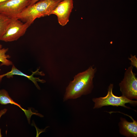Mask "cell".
I'll return each instance as SVG.
<instances>
[{
  "mask_svg": "<svg viewBox=\"0 0 137 137\" xmlns=\"http://www.w3.org/2000/svg\"><path fill=\"white\" fill-rule=\"evenodd\" d=\"M11 19L0 13V41L9 26Z\"/></svg>",
  "mask_w": 137,
  "mask_h": 137,
  "instance_id": "cell-12",
  "label": "cell"
},
{
  "mask_svg": "<svg viewBox=\"0 0 137 137\" xmlns=\"http://www.w3.org/2000/svg\"><path fill=\"white\" fill-rule=\"evenodd\" d=\"M131 57L129 58L128 59L131 61V65L133 67H135L136 68H137V58L135 55L133 56L131 54Z\"/></svg>",
  "mask_w": 137,
  "mask_h": 137,
  "instance_id": "cell-13",
  "label": "cell"
},
{
  "mask_svg": "<svg viewBox=\"0 0 137 137\" xmlns=\"http://www.w3.org/2000/svg\"><path fill=\"white\" fill-rule=\"evenodd\" d=\"M30 26L26 23H23L16 18H12L1 41L8 42L17 40L24 35Z\"/></svg>",
  "mask_w": 137,
  "mask_h": 137,
  "instance_id": "cell-5",
  "label": "cell"
},
{
  "mask_svg": "<svg viewBox=\"0 0 137 137\" xmlns=\"http://www.w3.org/2000/svg\"><path fill=\"white\" fill-rule=\"evenodd\" d=\"M9 0H0V4L7 2Z\"/></svg>",
  "mask_w": 137,
  "mask_h": 137,
  "instance_id": "cell-15",
  "label": "cell"
},
{
  "mask_svg": "<svg viewBox=\"0 0 137 137\" xmlns=\"http://www.w3.org/2000/svg\"><path fill=\"white\" fill-rule=\"evenodd\" d=\"M39 69L35 72L32 73V74L30 75H26L18 69L13 65L12 64L11 70L10 71L8 72L5 74L0 75V81H1L2 78L5 76L8 78L12 77L14 75H18L24 76L27 78L31 80L35 84L37 88L39 89L40 90V88L38 85L37 82H39L42 83H44L45 82V80L40 79L39 77H35L33 76L38 74L41 76L44 75V74L42 73V72L39 71Z\"/></svg>",
  "mask_w": 137,
  "mask_h": 137,
  "instance_id": "cell-9",
  "label": "cell"
},
{
  "mask_svg": "<svg viewBox=\"0 0 137 137\" xmlns=\"http://www.w3.org/2000/svg\"><path fill=\"white\" fill-rule=\"evenodd\" d=\"M58 0V1H62L63 0Z\"/></svg>",
  "mask_w": 137,
  "mask_h": 137,
  "instance_id": "cell-17",
  "label": "cell"
},
{
  "mask_svg": "<svg viewBox=\"0 0 137 137\" xmlns=\"http://www.w3.org/2000/svg\"><path fill=\"white\" fill-rule=\"evenodd\" d=\"M32 0H9L0 4V13L10 18L15 17L29 5Z\"/></svg>",
  "mask_w": 137,
  "mask_h": 137,
  "instance_id": "cell-6",
  "label": "cell"
},
{
  "mask_svg": "<svg viewBox=\"0 0 137 137\" xmlns=\"http://www.w3.org/2000/svg\"><path fill=\"white\" fill-rule=\"evenodd\" d=\"M131 65L126 70L124 78L119 83L122 95L131 100L137 99V78Z\"/></svg>",
  "mask_w": 137,
  "mask_h": 137,
  "instance_id": "cell-4",
  "label": "cell"
},
{
  "mask_svg": "<svg viewBox=\"0 0 137 137\" xmlns=\"http://www.w3.org/2000/svg\"><path fill=\"white\" fill-rule=\"evenodd\" d=\"M132 122L127 121L124 118H120L118 125L120 134L127 137H137V122L130 116Z\"/></svg>",
  "mask_w": 137,
  "mask_h": 137,
  "instance_id": "cell-8",
  "label": "cell"
},
{
  "mask_svg": "<svg viewBox=\"0 0 137 137\" xmlns=\"http://www.w3.org/2000/svg\"><path fill=\"white\" fill-rule=\"evenodd\" d=\"M0 104L4 105L11 104L18 106L24 111L28 119H30L31 116L35 114L30 109L27 110L22 108L20 105L12 100L7 91L4 89L0 90Z\"/></svg>",
  "mask_w": 137,
  "mask_h": 137,
  "instance_id": "cell-10",
  "label": "cell"
},
{
  "mask_svg": "<svg viewBox=\"0 0 137 137\" xmlns=\"http://www.w3.org/2000/svg\"><path fill=\"white\" fill-rule=\"evenodd\" d=\"M8 50V48H2V45L0 44V62L1 63V66H9L13 64L12 62L9 59L11 56L6 54Z\"/></svg>",
  "mask_w": 137,
  "mask_h": 137,
  "instance_id": "cell-11",
  "label": "cell"
},
{
  "mask_svg": "<svg viewBox=\"0 0 137 137\" xmlns=\"http://www.w3.org/2000/svg\"><path fill=\"white\" fill-rule=\"evenodd\" d=\"M73 8V0H63L52 11L51 14L56 15L59 23L64 26L69 21V16Z\"/></svg>",
  "mask_w": 137,
  "mask_h": 137,
  "instance_id": "cell-7",
  "label": "cell"
},
{
  "mask_svg": "<svg viewBox=\"0 0 137 137\" xmlns=\"http://www.w3.org/2000/svg\"><path fill=\"white\" fill-rule=\"evenodd\" d=\"M96 71V68L91 66L75 75L66 88L63 101L91 93L94 88L93 79Z\"/></svg>",
  "mask_w": 137,
  "mask_h": 137,
  "instance_id": "cell-1",
  "label": "cell"
},
{
  "mask_svg": "<svg viewBox=\"0 0 137 137\" xmlns=\"http://www.w3.org/2000/svg\"><path fill=\"white\" fill-rule=\"evenodd\" d=\"M41 0H32L29 5H31Z\"/></svg>",
  "mask_w": 137,
  "mask_h": 137,
  "instance_id": "cell-14",
  "label": "cell"
},
{
  "mask_svg": "<svg viewBox=\"0 0 137 137\" xmlns=\"http://www.w3.org/2000/svg\"><path fill=\"white\" fill-rule=\"evenodd\" d=\"M61 1L57 0H41L29 5L15 17L30 25L37 18L51 14Z\"/></svg>",
  "mask_w": 137,
  "mask_h": 137,
  "instance_id": "cell-2",
  "label": "cell"
},
{
  "mask_svg": "<svg viewBox=\"0 0 137 137\" xmlns=\"http://www.w3.org/2000/svg\"><path fill=\"white\" fill-rule=\"evenodd\" d=\"M113 84L110 83L108 89L107 95L104 97L94 98L92 100L94 104L93 108L97 109L106 106H121L127 109L130 107L126 106L125 104L129 103L133 105H136L137 101L128 99L122 95L117 96L114 95L113 93Z\"/></svg>",
  "mask_w": 137,
  "mask_h": 137,
  "instance_id": "cell-3",
  "label": "cell"
},
{
  "mask_svg": "<svg viewBox=\"0 0 137 137\" xmlns=\"http://www.w3.org/2000/svg\"><path fill=\"white\" fill-rule=\"evenodd\" d=\"M35 113V114H34V115H37V113ZM30 119H27L28 122H29L30 121Z\"/></svg>",
  "mask_w": 137,
  "mask_h": 137,
  "instance_id": "cell-16",
  "label": "cell"
}]
</instances>
